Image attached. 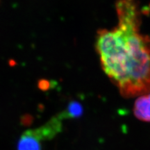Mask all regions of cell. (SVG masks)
<instances>
[{
    "instance_id": "1",
    "label": "cell",
    "mask_w": 150,
    "mask_h": 150,
    "mask_svg": "<svg viewBox=\"0 0 150 150\" xmlns=\"http://www.w3.org/2000/svg\"><path fill=\"white\" fill-rule=\"evenodd\" d=\"M118 24L101 29L95 47L103 70L124 97L150 93V37L140 33L141 12L136 0H117Z\"/></svg>"
},
{
    "instance_id": "2",
    "label": "cell",
    "mask_w": 150,
    "mask_h": 150,
    "mask_svg": "<svg viewBox=\"0 0 150 150\" xmlns=\"http://www.w3.org/2000/svg\"><path fill=\"white\" fill-rule=\"evenodd\" d=\"M62 120L60 115L52 117L45 125L34 129H29L31 133L41 142L42 140H51L56 135L61 132L62 128Z\"/></svg>"
},
{
    "instance_id": "3",
    "label": "cell",
    "mask_w": 150,
    "mask_h": 150,
    "mask_svg": "<svg viewBox=\"0 0 150 150\" xmlns=\"http://www.w3.org/2000/svg\"><path fill=\"white\" fill-rule=\"evenodd\" d=\"M134 114L139 120L150 122V93L137 98L134 103Z\"/></svg>"
},
{
    "instance_id": "4",
    "label": "cell",
    "mask_w": 150,
    "mask_h": 150,
    "mask_svg": "<svg viewBox=\"0 0 150 150\" xmlns=\"http://www.w3.org/2000/svg\"><path fill=\"white\" fill-rule=\"evenodd\" d=\"M40 141L27 130L22 134L18 142V150H41Z\"/></svg>"
},
{
    "instance_id": "5",
    "label": "cell",
    "mask_w": 150,
    "mask_h": 150,
    "mask_svg": "<svg viewBox=\"0 0 150 150\" xmlns=\"http://www.w3.org/2000/svg\"><path fill=\"white\" fill-rule=\"evenodd\" d=\"M82 112H83V108L81 105L78 102L72 101L68 104L67 110L60 114L64 119L67 117H78L81 115Z\"/></svg>"
}]
</instances>
